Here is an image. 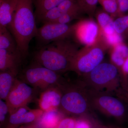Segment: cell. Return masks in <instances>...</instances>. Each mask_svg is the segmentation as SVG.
<instances>
[{"label": "cell", "instance_id": "6da1fadb", "mask_svg": "<svg viewBox=\"0 0 128 128\" xmlns=\"http://www.w3.org/2000/svg\"><path fill=\"white\" fill-rule=\"evenodd\" d=\"M33 4V0H18L11 22L8 27L24 58L28 53L30 41L38 34Z\"/></svg>", "mask_w": 128, "mask_h": 128}, {"label": "cell", "instance_id": "7a4b0ae2", "mask_svg": "<svg viewBox=\"0 0 128 128\" xmlns=\"http://www.w3.org/2000/svg\"><path fill=\"white\" fill-rule=\"evenodd\" d=\"M79 50L68 38L41 46L34 54V61L46 68L61 74L70 71L74 57Z\"/></svg>", "mask_w": 128, "mask_h": 128}, {"label": "cell", "instance_id": "3957f363", "mask_svg": "<svg viewBox=\"0 0 128 128\" xmlns=\"http://www.w3.org/2000/svg\"><path fill=\"white\" fill-rule=\"evenodd\" d=\"M59 86L62 92L59 109L60 112L78 116L91 114L93 110L88 100L86 86L81 80L75 82L66 80Z\"/></svg>", "mask_w": 128, "mask_h": 128}, {"label": "cell", "instance_id": "277c9868", "mask_svg": "<svg viewBox=\"0 0 128 128\" xmlns=\"http://www.w3.org/2000/svg\"><path fill=\"white\" fill-rule=\"evenodd\" d=\"M81 78L88 88L98 91L113 94L121 88L119 70L111 62H102Z\"/></svg>", "mask_w": 128, "mask_h": 128}, {"label": "cell", "instance_id": "5b68a950", "mask_svg": "<svg viewBox=\"0 0 128 128\" xmlns=\"http://www.w3.org/2000/svg\"><path fill=\"white\" fill-rule=\"evenodd\" d=\"M109 48L100 32L94 43L78 50L73 60L70 71L74 72L81 77L86 74L103 62Z\"/></svg>", "mask_w": 128, "mask_h": 128}, {"label": "cell", "instance_id": "8992f818", "mask_svg": "<svg viewBox=\"0 0 128 128\" xmlns=\"http://www.w3.org/2000/svg\"><path fill=\"white\" fill-rule=\"evenodd\" d=\"M86 87V93L92 110L123 122L128 116V106L122 99L112 94L95 90Z\"/></svg>", "mask_w": 128, "mask_h": 128}, {"label": "cell", "instance_id": "52a82bcc", "mask_svg": "<svg viewBox=\"0 0 128 128\" xmlns=\"http://www.w3.org/2000/svg\"><path fill=\"white\" fill-rule=\"evenodd\" d=\"M19 79L41 92L51 86L61 84L66 80L60 74L35 61L24 69L20 73Z\"/></svg>", "mask_w": 128, "mask_h": 128}, {"label": "cell", "instance_id": "ba28073f", "mask_svg": "<svg viewBox=\"0 0 128 128\" xmlns=\"http://www.w3.org/2000/svg\"><path fill=\"white\" fill-rule=\"evenodd\" d=\"M38 90L18 77L16 78L5 101L8 106L9 114L19 108L27 106L34 99Z\"/></svg>", "mask_w": 128, "mask_h": 128}, {"label": "cell", "instance_id": "9c48e42d", "mask_svg": "<svg viewBox=\"0 0 128 128\" xmlns=\"http://www.w3.org/2000/svg\"><path fill=\"white\" fill-rule=\"evenodd\" d=\"M76 26V23L72 25L54 22L44 23L38 28L36 38L42 46L55 41L68 39L74 34Z\"/></svg>", "mask_w": 128, "mask_h": 128}, {"label": "cell", "instance_id": "30bf717a", "mask_svg": "<svg viewBox=\"0 0 128 128\" xmlns=\"http://www.w3.org/2000/svg\"><path fill=\"white\" fill-rule=\"evenodd\" d=\"M43 113L40 108L30 109L27 106L19 108L9 114L5 128H16L24 124L35 122L39 120Z\"/></svg>", "mask_w": 128, "mask_h": 128}, {"label": "cell", "instance_id": "8fae6325", "mask_svg": "<svg viewBox=\"0 0 128 128\" xmlns=\"http://www.w3.org/2000/svg\"><path fill=\"white\" fill-rule=\"evenodd\" d=\"M92 19L82 20L76 23L74 34L79 42L85 46L94 43L100 33L98 24Z\"/></svg>", "mask_w": 128, "mask_h": 128}, {"label": "cell", "instance_id": "7c38bea8", "mask_svg": "<svg viewBox=\"0 0 128 128\" xmlns=\"http://www.w3.org/2000/svg\"><path fill=\"white\" fill-rule=\"evenodd\" d=\"M62 92L59 86H51L41 92L38 100L40 108L44 112L59 109Z\"/></svg>", "mask_w": 128, "mask_h": 128}, {"label": "cell", "instance_id": "4fadbf2b", "mask_svg": "<svg viewBox=\"0 0 128 128\" xmlns=\"http://www.w3.org/2000/svg\"><path fill=\"white\" fill-rule=\"evenodd\" d=\"M80 7L78 0H66L49 10L38 19L44 24L53 22L67 12Z\"/></svg>", "mask_w": 128, "mask_h": 128}, {"label": "cell", "instance_id": "5bb4252c", "mask_svg": "<svg viewBox=\"0 0 128 128\" xmlns=\"http://www.w3.org/2000/svg\"><path fill=\"white\" fill-rule=\"evenodd\" d=\"M23 58L20 52L0 49V71L12 70L19 72V67Z\"/></svg>", "mask_w": 128, "mask_h": 128}, {"label": "cell", "instance_id": "9a60e30c", "mask_svg": "<svg viewBox=\"0 0 128 128\" xmlns=\"http://www.w3.org/2000/svg\"><path fill=\"white\" fill-rule=\"evenodd\" d=\"M19 72L12 70L0 71V98L6 101Z\"/></svg>", "mask_w": 128, "mask_h": 128}, {"label": "cell", "instance_id": "2e32d148", "mask_svg": "<svg viewBox=\"0 0 128 128\" xmlns=\"http://www.w3.org/2000/svg\"><path fill=\"white\" fill-rule=\"evenodd\" d=\"M94 16H96L98 24L102 35H110L115 32L114 20L111 15L103 9L97 8Z\"/></svg>", "mask_w": 128, "mask_h": 128}, {"label": "cell", "instance_id": "e0dca14e", "mask_svg": "<svg viewBox=\"0 0 128 128\" xmlns=\"http://www.w3.org/2000/svg\"><path fill=\"white\" fill-rule=\"evenodd\" d=\"M18 0H0V26L8 27L11 22Z\"/></svg>", "mask_w": 128, "mask_h": 128}, {"label": "cell", "instance_id": "ac0fdd59", "mask_svg": "<svg viewBox=\"0 0 128 128\" xmlns=\"http://www.w3.org/2000/svg\"><path fill=\"white\" fill-rule=\"evenodd\" d=\"M64 114L59 109L44 112L37 121L39 128H54L64 117Z\"/></svg>", "mask_w": 128, "mask_h": 128}, {"label": "cell", "instance_id": "d6986e66", "mask_svg": "<svg viewBox=\"0 0 128 128\" xmlns=\"http://www.w3.org/2000/svg\"><path fill=\"white\" fill-rule=\"evenodd\" d=\"M128 57V46L124 42L112 47L110 62L116 66L121 73L125 60Z\"/></svg>", "mask_w": 128, "mask_h": 128}, {"label": "cell", "instance_id": "ffe728a7", "mask_svg": "<svg viewBox=\"0 0 128 128\" xmlns=\"http://www.w3.org/2000/svg\"><path fill=\"white\" fill-rule=\"evenodd\" d=\"M0 49L20 52L14 37L6 27L0 26Z\"/></svg>", "mask_w": 128, "mask_h": 128}, {"label": "cell", "instance_id": "44dd1931", "mask_svg": "<svg viewBox=\"0 0 128 128\" xmlns=\"http://www.w3.org/2000/svg\"><path fill=\"white\" fill-rule=\"evenodd\" d=\"M66 0H33L35 6V17L38 19L49 10Z\"/></svg>", "mask_w": 128, "mask_h": 128}, {"label": "cell", "instance_id": "7402d4cb", "mask_svg": "<svg viewBox=\"0 0 128 128\" xmlns=\"http://www.w3.org/2000/svg\"><path fill=\"white\" fill-rule=\"evenodd\" d=\"M115 32L122 38L124 41L128 38V14L118 16L114 20Z\"/></svg>", "mask_w": 128, "mask_h": 128}, {"label": "cell", "instance_id": "603a6c76", "mask_svg": "<svg viewBox=\"0 0 128 128\" xmlns=\"http://www.w3.org/2000/svg\"><path fill=\"white\" fill-rule=\"evenodd\" d=\"M82 14L84 13L80 7H78L64 14L53 22L61 24H69L73 20L80 18Z\"/></svg>", "mask_w": 128, "mask_h": 128}, {"label": "cell", "instance_id": "cb8c5ba5", "mask_svg": "<svg viewBox=\"0 0 128 128\" xmlns=\"http://www.w3.org/2000/svg\"><path fill=\"white\" fill-rule=\"evenodd\" d=\"M78 1L83 13L92 18L95 15L99 0H78Z\"/></svg>", "mask_w": 128, "mask_h": 128}, {"label": "cell", "instance_id": "d4e9b609", "mask_svg": "<svg viewBox=\"0 0 128 128\" xmlns=\"http://www.w3.org/2000/svg\"><path fill=\"white\" fill-rule=\"evenodd\" d=\"M102 9L113 16H117L118 14V7L117 1L114 0H99Z\"/></svg>", "mask_w": 128, "mask_h": 128}, {"label": "cell", "instance_id": "484cf974", "mask_svg": "<svg viewBox=\"0 0 128 128\" xmlns=\"http://www.w3.org/2000/svg\"><path fill=\"white\" fill-rule=\"evenodd\" d=\"M93 118L90 114L79 116L76 118L75 128H94Z\"/></svg>", "mask_w": 128, "mask_h": 128}, {"label": "cell", "instance_id": "4316f807", "mask_svg": "<svg viewBox=\"0 0 128 128\" xmlns=\"http://www.w3.org/2000/svg\"><path fill=\"white\" fill-rule=\"evenodd\" d=\"M121 88L127 91L128 89V57L125 60L120 73Z\"/></svg>", "mask_w": 128, "mask_h": 128}, {"label": "cell", "instance_id": "83f0119b", "mask_svg": "<svg viewBox=\"0 0 128 128\" xmlns=\"http://www.w3.org/2000/svg\"><path fill=\"white\" fill-rule=\"evenodd\" d=\"M102 35L110 48H112L117 44L124 42L122 38L116 32L113 34L110 35H103L102 34Z\"/></svg>", "mask_w": 128, "mask_h": 128}, {"label": "cell", "instance_id": "f1b7e54d", "mask_svg": "<svg viewBox=\"0 0 128 128\" xmlns=\"http://www.w3.org/2000/svg\"><path fill=\"white\" fill-rule=\"evenodd\" d=\"M9 113V108L6 101L0 99V128L5 125L8 114Z\"/></svg>", "mask_w": 128, "mask_h": 128}, {"label": "cell", "instance_id": "f546056e", "mask_svg": "<svg viewBox=\"0 0 128 128\" xmlns=\"http://www.w3.org/2000/svg\"><path fill=\"white\" fill-rule=\"evenodd\" d=\"M76 118L73 117H64L54 128H75Z\"/></svg>", "mask_w": 128, "mask_h": 128}, {"label": "cell", "instance_id": "4dcf8cb0", "mask_svg": "<svg viewBox=\"0 0 128 128\" xmlns=\"http://www.w3.org/2000/svg\"><path fill=\"white\" fill-rule=\"evenodd\" d=\"M118 11V16L126 15L128 12V0H117Z\"/></svg>", "mask_w": 128, "mask_h": 128}, {"label": "cell", "instance_id": "1f68e13d", "mask_svg": "<svg viewBox=\"0 0 128 128\" xmlns=\"http://www.w3.org/2000/svg\"><path fill=\"white\" fill-rule=\"evenodd\" d=\"M116 96L122 99L127 104L128 106V89L125 91L121 88H119L115 92Z\"/></svg>", "mask_w": 128, "mask_h": 128}, {"label": "cell", "instance_id": "d6a6232c", "mask_svg": "<svg viewBox=\"0 0 128 128\" xmlns=\"http://www.w3.org/2000/svg\"><path fill=\"white\" fill-rule=\"evenodd\" d=\"M93 122L94 128H122L119 126L104 124L94 118H93Z\"/></svg>", "mask_w": 128, "mask_h": 128}, {"label": "cell", "instance_id": "836d02e7", "mask_svg": "<svg viewBox=\"0 0 128 128\" xmlns=\"http://www.w3.org/2000/svg\"><path fill=\"white\" fill-rule=\"evenodd\" d=\"M16 128H39L38 122L32 123L24 124Z\"/></svg>", "mask_w": 128, "mask_h": 128}, {"label": "cell", "instance_id": "e575fe53", "mask_svg": "<svg viewBox=\"0 0 128 128\" xmlns=\"http://www.w3.org/2000/svg\"><path fill=\"white\" fill-rule=\"evenodd\" d=\"M124 42L128 46V38L124 41Z\"/></svg>", "mask_w": 128, "mask_h": 128}, {"label": "cell", "instance_id": "d590c367", "mask_svg": "<svg viewBox=\"0 0 128 128\" xmlns=\"http://www.w3.org/2000/svg\"><path fill=\"white\" fill-rule=\"evenodd\" d=\"M114 0L117 1V0Z\"/></svg>", "mask_w": 128, "mask_h": 128}]
</instances>
